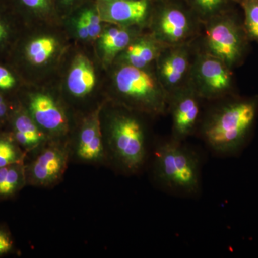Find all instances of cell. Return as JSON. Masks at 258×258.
<instances>
[{"label":"cell","mask_w":258,"mask_h":258,"mask_svg":"<svg viewBox=\"0 0 258 258\" xmlns=\"http://www.w3.org/2000/svg\"><path fill=\"white\" fill-rule=\"evenodd\" d=\"M243 13L244 30L249 41L258 43V0H236Z\"/></svg>","instance_id":"obj_22"},{"label":"cell","mask_w":258,"mask_h":258,"mask_svg":"<svg viewBox=\"0 0 258 258\" xmlns=\"http://www.w3.org/2000/svg\"><path fill=\"white\" fill-rule=\"evenodd\" d=\"M55 49L56 41L53 37H38L28 44L26 55L32 64L38 66L46 62L53 55Z\"/></svg>","instance_id":"obj_21"},{"label":"cell","mask_w":258,"mask_h":258,"mask_svg":"<svg viewBox=\"0 0 258 258\" xmlns=\"http://www.w3.org/2000/svg\"><path fill=\"white\" fill-rule=\"evenodd\" d=\"M153 176L168 192L195 196L201 189L200 158L184 142L170 139L159 144L154 152Z\"/></svg>","instance_id":"obj_2"},{"label":"cell","mask_w":258,"mask_h":258,"mask_svg":"<svg viewBox=\"0 0 258 258\" xmlns=\"http://www.w3.org/2000/svg\"><path fill=\"white\" fill-rule=\"evenodd\" d=\"M21 1L25 6L35 10L46 9L49 4V0H21Z\"/></svg>","instance_id":"obj_26"},{"label":"cell","mask_w":258,"mask_h":258,"mask_svg":"<svg viewBox=\"0 0 258 258\" xmlns=\"http://www.w3.org/2000/svg\"><path fill=\"white\" fill-rule=\"evenodd\" d=\"M29 114L43 132L60 137L68 132L69 123L63 111L49 95L37 93L30 97Z\"/></svg>","instance_id":"obj_12"},{"label":"cell","mask_w":258,"mask_h":258,"mask_svg":"<svg viewBox=\"0 0 258 258\" xmlns=\"http://www.w3.org/2000/svg\"><path fill=\"white\" fill-rule=\"evenodd\" d=\"M216 102L200 122V135L212 152L235 154L252 133L258 115V96L234 94Z\"/></svg>","instance_id":"obj_1"},{"label":"cell","mask_w":258,"mask_h":258,"mask_svg":"<svg viewBox=\"0 0 258 258\" xmlns=\"http://www.w3.org/2000/svg\"><path fill=\"white\" fill-rule=\"evenodd\" d=\"M154 0H98L101 21L123 27L149 26Z\"/></svg>","instance_id":"obj_11"},{"label":"cell","mask_w":258,"mask_h":258,"mask_svg":"<svg viewBox=\"0 0 258 258\" xmlns=\"http://www.w3.org/2000/svg\"><path fill=\"white\" fill-rule=\"evenodd\" d=\"M7 113H8V106L3 97L0 96V119L5 118Z\"/></svg>","instance_id":"obj_28"},{"label":"cell","mask_w":258,"mask_h":258,"mask_svg":"<svg viewBox=\"0 0 258 258\" xmlns=\"http://www.w3.org/2000/svg\"><path fill=\"white\" fill-rule=\"evenodd\" d=\"M96 74L91 61L86 56H76L68 77L70 93L77 98L88 96L96 85Z\"/></svg>","instance_id":"obj_16"},{"label":"cell","mask_w":258,"mask_h":258,"mask_svg":"<svg viewBox=\"0 0 258 258\" xmlns=\"http://www.w3.org/2000/svg\"><path fill=\"white\" fill-rule=\"evenodd\" d=\"M12 135L27 154L35 152L46 143L47 135L28 113L20 111L13 117Z\"/></svg>","instance_id":"obj_15"},{"label":"cell","mask_w":258,"mask_h":258,"mask_svg":"<svg viewBox=\"0 0 258 258\" xmlns=\"http://www.w3.org/2000/svg\"><path fill=\"white\" fill-rule=\"evenodd\" d=\"M15 84V79L13 75L8 70L0 66V88L3 90L10 89Z\"/></svg>","instance_id":"obj_25"},{"label":"cell","mask_w":258,"mask_h":258,"mask_svg":"<svg viewBox=\"0 0 258 258\" xmlns=\"http://www.w3.org/2000/svg\"><path fill=\"white\" fill-rule=\"evenodd\" d=\"M195 52V42L166 46L159 54L154 66L156 74L169 95L189 83Z\"/></svg>","instance_id":"obj_10"},{"label":"cell","mask_w":258,"mask_h":258,"mask_svg":"<svg viewBox=\"0 0 258 258\" xmlns=\"http://www.w3.org/2000/svg\"><path fill=\"white\" fill-rule=\"evenodd\" d=\"M107 156L127 174H136L147 159V133L143 123L132 113L118 111L111 115L104 140Z\"/></svg>","instance_id":"obj_4"},{"label":"cell","mask_w":258,"mask_h":258,"mask_svg":"<svg viewBox=\"0 0 258 258\" xmlns=\"http://www.w3.org/2000/svg\"><path fill=\"white\" fill-rule=\"evenodd\" d=\"M165 47L149 32L147 35L136 37L118 55L121 64L148 69L155 66L159 54Z\"/></svg>","instance_id":"obj_14"},{"label":"cell","mask_w":258,"mask_h":258,"mask_svg":"<svg viewBox=\"0 0 258 258\" xmlns=\"http://www.w3.org/2000/svg\"><path fill=\"white\" fill-rule=\"evenodd\" d=\"M203 23L184 0H154L149 33L166 46L193 43Z\"/></svg>","instance_id":"obj_6"},{"label":"cell","mask_w":258,"mask_h":258,"mask_svg":"<svg viewBox=\"0 0 258 258\" xmlns=\"http://www.w3.org/2000/svg\"><path fill=\"white\" fill-rule=\"evenodd\" d=\"M63 1L64 2V3H71V2L74 1V0H63Z\"/></svg>","instance_id":"obj_30"},{"label":"cell","mask_w":258,"mask_h":258,"mask_svg":"<svg viewBox=\"0 0 258 258\" xmlns=\"http://www.w3.org/2000/svg\"><path fill=\"white\" fill-rule=\"evenodd\" d=\"M139 27H123L119 25L110 27L101 34L100 46L104 60L108 63L113 62L120 52L128 46L136 37L135 28Z\"/></svg>","instance_id":"obj_17"},{"label":"cell","mask_w":258,"mask_h":258,"mask_svg":"<svg viewBox=\"0 0 258 258\" xmlns=\"http://www.w3.org/2000/svg\"><path fill=\"white\" fill-rule=\"evenodd\" d=\"M15 242L11 232L4 224H0V257L15 252Z\"/></svg>","instance_id":"obj_24"},{"label":"cell","mask_w":258,"mask_h":258,"mask_svg":"<svg viewBox=\"0 0 258 258\" xmlns=\"http://www.w3.org/2000/svg\"><path fill=\"white\" fill-rule=\"evenodd\" d=\"M76 28H77V32L79 34V36L83 40L88 39L89 37V33H88V30L87 26H86V23L83 21L82 18L80 17L78 19L77 23H76Z\"/></svg>","instance_id":"obj_27"},{"label":"cell","mask_w":258,"mask_h":258,"mask_svg":"<svg viewBox=\"0 0 258 258\" xmlns=\"http://www.w3.org/2000/svg\"><path fill=\"white\" fill-rule=\"evenodd\" d=\"M7 36H8V30L6 26L0 21V43L5 41Z\"/></svg>","instance_id":"obj_29"},{"label":"cell","mask_w":258,"mask_h":258,"mask_svg":"<svg viewBox=\"0 0 258 258\" xmlns=\"http://www.w3.org/2000/svg\"><path fill=\"white\" fill-rule=\"evenodd\" d=\"M189 83L204 101H216L236 94L233 70L197 45Z\"/></svg>","instance_id":"obj_7"},{"label":"cell","mask_w":258,"mask_h":258,"mask_svg":"<svg viewBox=\"0 0 258 258\" xmlns=\"http://www.w3.org/2000/svg\"><path fill=\"white\" fill-rule=\"evenodd\" d=\"M36 151L35 157L28 164L25 162L27 185L47 187L57 184L69 165V146L56 140Z\"/></svg>","instance_id":"obj_8"},{"label":"cell","mask_w":258,"mask_h":258,"mask_svg":"<svg viewBox=\"0 0 258 258\" xmlns=\"http://www.w3.org/2000/svg\"><path fill=\"white\" fill-rule=\"evenodd\" d=\"M237 7L204 23L195 41L199 50L215 56L233 71L243 64L251 43Z\"/></svg>","instance_id":"obj_3"},{"label":"cell","mask_w":258,"mask_h":258,"mask_svg":"<svg viewBox=\"0 0 258 258\" xmlns=\"http://www.w3.org/2000/svg\"><path fill=\"white\" fill-rule=\"evenodd\" d=\"M154 66L138 69L120 64L113 76V84L125 106L155 116L168 112L169 95L158 79Z\"/></svg>","instance_id":"obj_5"},{"label":"cell","mask_w":258,"mask_h":258,"mask_svg":"<svg viewBox=\"0 0 258 258\" xmlns=\"http://www.w3.org/2000/svg\"><path fill=\"white\" fill-rule=\"evenodd\" d=\"M203 101L189 83L169 94L168 112L172 122L171 139L184 142L195 134L201 122Z\"/></svg>","instance_id":"obj_9"},{"label":"cell","mask_w":258,"mask_h":258,"mask_svg":"<svg viewBox=\"0 0 258 258\" xmlns=\"http://www.w3.org/2000/svg\"><path fill=\"white\" fill-rule=\"evenodd\" d=\"M80 17L83 19L87 26L90 37L95 38L101 35V20L98 14H96L93 10H85Z\"/></svg>","instance_id":"obj_23"},{"label":"cell","mask_w":258,"mask_h":258,"mask_svg":"<svg viewBox=\"0 0 258 258\" xmlns=\"http://www.w3.org/2000/svg\"><path fill=\"white\" fill-rule=\"evenodd\" d=\"M200 21L204 23L210 19L238 6L236 0H184Z\"/></svg>","instance_id":"obj_19"},{"label":"cell","mask_w":258,"mask_h":258,"mask_svg":"<svg viewBox=\"0 0 258 258\" xmlns=\"http://www.w3.org/2000/svg\"><path fill=\"white\" fill-rule=\"evenodd\" d=\"M27 154L11 133L0 134V168L26 160Z\"/></svg>","instance_id":"obj_20"},{"label":"cell","mask_w":258,"mask_h":258,"mask_svg":"<svg viewBox=\"0 0 258 258\" xmlns=\"http://www.w3.org/2000/svg\"><path fill=\"white\" fill-rule=\"evenodd\" d=\"M26 185L25 162L0 168V202L15 198Z\"/></svg>","instance_id":"obj_18"},{"label":"cell","mask_w":258,"mask_h":258,"mask_svg":"<svg viewBox=\"0 0 258 258\" xmlns=\"http://www.w3.org/2000/svg\"><path fill=\"white\" fill-rule=\"evenodd\" d=\"M75 155L80 161L99 163L107 157L102 132L100 109L90 115L81 127L74 145Z\"/></svg>","instance_id":"obj_13"}]
</instances>
